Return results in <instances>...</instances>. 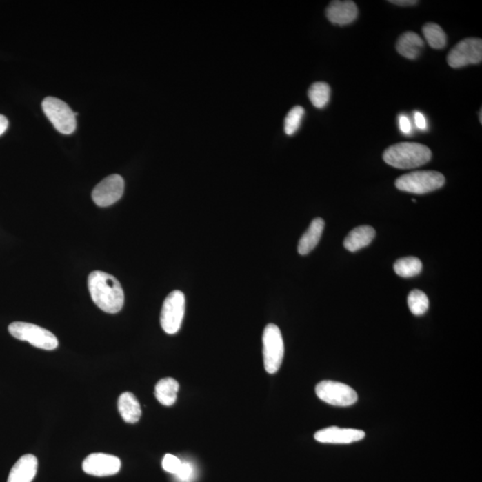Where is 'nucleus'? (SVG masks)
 Masks as SVG:
<instances>
[{
    "label": "nucleus",
    "mask_w": 482,
    "mask_h": 482,
    "mask_svg": "<svg viewBox=\"0 0 482 482\" xmlns=\"http://www.w3.org/2000/svg\"><path fill=\"white\" fill-rule=\"evenodd\" d=\"M8 332L19 341L29 342L41 350H54L59 347V341L52 332L35 324L16 321L8 326Z\"/></svg>",
    "instance_id": "obj_4"
},
{
    "label": "nucleus",
    "mask_w": 482,
    "mask_h": 482,
    "mask_svg": "<svg viewBox=\"0 0 482 482\" xmlns=\"http://www.w3.org/2000/svg\"><path fill=\"white\" fill-rule=\"evenodd\" d=\"M359 16V9L356 3L347 0L339 1L335 0L330 3L326 9V17L330 23L338 26H347L357 19Z\"/></svg>",
    "instance_id": "obj_13"
},
{
    "label": "nucleus",
    "mask_w": 482,
    "mask_h": 482,
    "mask_svg": "<svg viewBox=\"0 0 482 482\" xmlns=\"http://www.w3.org/2000/svg\"><path fill=\"white\" fill-rule=\"evenodd\" d=\"M365 438V432L356 429H343L332 426L323 429L314 434V439L320 443L350 444L362 441Z\"/></svg>",
    "instance_id": "obj_12"
},
{
    "label": "nucleus",
    "mask_w": 482,
    "mask_h": 482,
    "mask_svg": "<svg viewBox=\"0 0 482 482\" xmlns=\"http://www.w3.org/2000/svg\"><path fill=\"white\" fill-rule=\"evenodd\" d=\"M481 114H482V112L481 111V112H480V122H481V123H482V121H481Z\"/></svg>",
    "instance_id": "obj_31"
},
{
    "label": "nucleus",
    "mask_w": 482,
    "mask_h": 482,
    "mask_svg": "<svg viewBox=\"0 0 482 482\" xmlns=\"http://www.w3.org/2000/svg\"><path fill=\"white\" fill-rule=\"evenodd\" d=\"M263 363L265 371L274 374L280 369L284 357V342L280 329L268 324L263 334Z\"/></svg>",
    "instance_id": "obj_5"
},
{
    "label": "nucleus",
    "mask_w": 482,
    "mask_h": 482,
    "mask_svg": "<svg viewBox=\"0 0 482 482\" xmlns=\"http://www.w3.org/2000/svg\"><path fill=\"white\" fill-rule=\"evenodd\" d=\"M390 3L394 5L402 6V7H408V6H414L418 4L416 0H390Z\"/></svg>",
    "instance_id": "obj_29"
},
{
    "label": "nucleus",
    "mask_w": 482,
    "mask_h": 482,
    "mask_svg": "<svg viewBox=\"0 0 482 482\" xmlns=\"http://www.w3.org/2000/svg\"><path fill=\"white\" fill-rule=\"evenodd\" d=\"M414 123L418 129L421 130H426L428 128L427 125V121L425 117L421 112H414Z\"/></svg>",
    "instance_id": "obj_28"
},
{
    "label": "nucleus",
    "mask_w": 482,
    "mask_h": 482,
    "mask_svg": "<svg viewBox=\"0 0 482 482\" xmlns=\"http://www.w3.org/2000/svg\"><path fill=\"white\" fill-rule=\"evenodd\" d=\"M444 175L435 171H416L402 175L396 181V189L414 194H425L441 189Z\"/></svg>",
    "instance_id": "obj_3"
},
{
    "label": "nucleus",
    "mask_w": 482,
    "mask_h": 482,
    "mask_svg": "<svg viewBox=\"0 0 482 482\" xmlns=\"http://www.w3.org/2000/svg\"><path fill=\"white\" fill-rule=\"evenodd\" d=\"M424 47L423 39L417 33L406 32L403 33L396 42L398 52L405 59L414 60L420 56L421 48Z\"/></svg>",
    "instance_id": "obj_16"
},
{
    "label": "nucleus",
    "mask_w": 482,
    "mask_h": 482,
    "mask_svg": "<svg viewBox=\"0 0 482 482\" xmlns=\"http://www.w3.org/2000/svg\"><path fill=\"white\" fill-rule=\"evenodd\" d=\"M83 469L87 474L106 477L118 474L121 461L118 457L107 454H92L84 460Z\"/></svg>",
    "instance_id": "obj_11"
},
{
    "label": "nucleus",
    "mask_w": 482,
    "mask_h": 482,
    "mask_svg": "<svg viewBox=\"0 0 482 482\" xmlns=\"http://www.w3.org/2000/svg\"><path fill=\"white\" fill-rule=\"evenodd\" d=\"M482 60V41L478 38L462 39L450 51L447 61L452 68L477 65Z\"/></svg>",
    "instance_id": "obj_9"
},
{
    "label": "nucleus",
    "mask_w": 482,
    "mask_h": 482,
    "mask_svg": "<svg viewBox=\"0 0 482 482\" xmlns=\"http://www.w3.org/2000/svg\"><path fill=\"white\" fill-rule=\"evenodd\" d=\"M38 470V460L32 454H26L11 469L8 482H32Z\"/></svg>",
    "instance_id": "obj_14"
},
{
    "label": "nucleus",
    "mask_w": 482,
    "mask_h": 482,
    "mask_svg": "<svg viewBox=\"0 0 482 482\" xmlns=\"http://www.w3.org/2000/svg\"><path fill=\"white\" fill-rule=\"evenodd\" d=\"M408 304L412 314L420 317L428 311L430 301L428 297L423 291L414 290L409 293Z\"/></svg>",
    "instance_id": "obj_23"
},
{
    "label": "nucleus",
    "mask_w": 482,
    "mask_h": 482,
    "mask_svg": "<svg viewBox=\"0 0 482 482\" xmlns=\"http://www.w3.org/2000/svg\"><path fill=\"white\" fill-rule=\"evenodd\" d=\"M194 472H195V470H194L192 463L181 462L180 468H179L177 474L174 475L177 476L178 481L180 482H192Z\"/></svg>",
    "instance_id": "obj_25"
},
{
    "label": "nucleus",
    "mask_w": 482,
    "mask_h": 482,
    "mask_svg": "<svg viewBox=\"0 0 482 482\" xmlns=\"http://www.w3.org/2000/svg\"><path fill=\"white\" fill-rule=\"evenodd\" d=\"M430 159L432 151L430 148L414 142H401L390 145L383 154L385 163L398 169L420 168Z\"/></svg>",
    "instance_id": "obj_2"
},
{
    "label": "nucleus",
    "mask_w": 482,
    "mask_h": 482,
    "mask_svg": "<svg viewBox=\"0 0 482 482\" xmlns=\"http://www.w3.org/2000/svg\"><path fill=\"white\" fill-rule=\"evenodd\" d=\"M376 232L374 228L368 225L357 227L351 230L350 234L345 237L344 247L350 252H356L361 248L368 247L375 238Z\"/></svg>",
    "instance_id": "obj_15"
},
{
    "label": "nucleus",
    "mask_w": 482,
    "mask_h": 482,
    "mask_svg": "<svg viewBox=\"0 0 482 482\" xmlns=\"http://www.w3.org/2000/svg\"><path fill=\"white\" fill-rule=\"evenodd\" d=\"M394 270L400 277L409 278L419 275L423 271V263L414 257L400 259L394 265Z\"/></svg>",
    "instance_id": "obj_20"
},
{
    "label": "nucleus",
    "mask_w": 482,
    "mask_h": 482,
    "mask_svg": "<svg viewBox=\"0 0 482 482\" xmlns=\"http://www.w3.org/2000/svg\"><path fill=\"white\" fill-rule=\"evenodd\" d=\"M315 393L321 401L335 406L352 405L359 399V396L352 388L338 381H321L315 388Z\"/></svg>",
    "instance_id": "obj_8"
},
{
    "label": "nucleus",
    "mask_w": 482,
    "mask_h": 482,
    "mask_svg": "<svg viewBox=\"0 0 482 482\" xmlns=\"http://www.w3.org/2000/svg\"><path fill=\"white\" fill-rule=\"evenodd\" d=\"M42 109L54 128L62 134H72L77 130V115L63 100L48 97L42 102Z\"/></svg>",
    "instance_id": "obj_6"
},
{
    "label": "nucleus",
    "mask_w": 482,
    "mask_h": 482,
    "mask_svg": "<svg viewBox=\"0 0 482 482\" xmlns=\"http://www.w3.org/2000/svg\"><path fill=\"white\" fill-rule=\"evenodd\" d=\"M123 192V177L118 174H112L97 185L92 192V199L100 208L110 207L122 198Z\"/></svg>",
    "instance_id": "obj_10"
},
{
    "label": "nucleus",
    "mask_w": 482,
    "mask_h": 482,
    "mask_svg": "<svg viewBox=\"0 0 482 482\" xmlns=\"http://www.w3.org/2000/svg\"><path fill=\"white\" fill-rule=\"evenodd\" d=\"M304 114L305 109L300 106L290 109L284 121V130L287 135H293L299 130Z\"/></svg>",
    "instance_id": "obj_24"
},
{
    "label": "nucleus",
    "mask_w": 482,
    "mask_h": 482,
    "mask_svg": "<svg viewBox=\"0 0 482 482\" xmlns=\"http://www.w3.org/2000/svg\"><path fill=\"white\" fill-rule=\"evenodd\" d=\"M412 201H413V202H416V200H415L414 199H412Z\"/></svg>",
    "instance_id": "obj_32"
},
{
    "label": "nucleus",
    "mask_w": 482,
    "mask_h": 482,
    "mask_svg": "<svg viewBox=\"0 0 482 482\" xmlns=\"http://www.w3.org/2000/svg\"><path fill=\"white\" fill-rule=\"evenodd\" d=\"M88 286L93 302L102 311L117 314L122 310L124 304L123 290L113 275L101 271L92 272L88 279Z\"/></svg>",
    "instance_id": "obj_1"
},
{
    "label": "nucleus",
    "mask_w": 482,
    "mask_h": 482,
    "mask_svg": "<svg viewBox=\"0 0 482 482\" xmlns=\"http://www.w3.org/2000/svg\"><path fill=\"white\" fill-rule=\"evenodd\" d=\"M181 465V461L178 457L172 456V454H165V456L163 457L162 466L163 470L169 472V474H177Z\"/></svg>",
    "instance_id": "obj_26"
},
{
    "label": "nucleus",
    "mask_w": 482,
    "mask_h": 482,
    "mask_svg": "<svg viewBox=\"0 0 482 482\" xmlns=\"http://www.w3.org/2000/svg\"><path fill=\"white\" fill-rule=\"evenodd\" d=\"M118 410L125 423H136L141 419V405L132 393L124 392L120 396Z\"/></svg>",
    "instance_id": "obj_18"
},
{
    "label": "nucleus",
    "mask_w": 482,
    "mask_h": 482,
    "mask_svg": "<svg viewBox=\"0 0 482 482\" xmlns=\"http://www.w3.org/2000/svg\"><path fill=\"white\" fill-rule=\"evenodd\" d=\"M185 314V296L181 290L170 293L161 311V326L168 334H175L181 329Z\"/></svg>",
    "instance_id": "obj_7"
},
{
    "label": "nucleus",
    "mask_w": 482,
    "mask_h": 482,
    "mask_svg": "<svg viewBox=\"0 0 482 482\" xmlns=\"http://www.w3.org/2000/svg\"><path fill=\"white\" fill-rule=\"evenodd\" d=\"M423 33L430 46L434 50H441L447 45V35L439 24L433 23L424 24Z\"/></svg>",
    "instance_id": "obj_21"
},
{
    "label": "nucleus",
    "mask_w": 482,
    "mask_h": 482,
    "mask_svg": "<svg viewBox=\"0 0 482 482\" xmlns=\"http://www.w3.org/2000/svg\"><path fill=\"white\" fill-rule=\"evenodd\" d=\"M179 388H180V385L174 379H162L154 388V396L160 404L171 406L177 402Z\"/></svg>",
    "instance_id": "obj_19"
},
{
    "label": "nucleus",
    "mask_w": 482,
    "mask_h": 482,
    "mask_svg": "<svg viewBox=\"0 0 482 482\" xmlns=\"http://www.w3.org/2000/svg\"><path fill=\"white\" fill-rule=\"evenodd\" d=\"M308 97L314 107L323 108L330 101V88L323 81H317L309 88Z\"/></svg>",
    "instance_id": "obj_22"
},
{
    "label": "nucleus",
    "mask_w": 482,
    "mask_h": 482,
    "mask_svg": "<svg viewBox=\"0 0 482 482\" xmlns=\"http://www.w3.org/2000/svg\"><path fill=\"white\" fill-rule=\"evenodd\" d=\"M8 127V121L4 115L0 114V136L4 134Z\"/></svg>",
    "instance_id": "obj_30"
},
{
    "label": "nucleus",
    "mask_w": 482,
    "mask_h": 482,
    "mask_svg": "<svg viewBox=\"0 0 482 482\" xmlns=\"http://www.w3.org/2000/svg\"><path fill=\"white\" fill-rule=\"evenodd\" d=\"M399 129L405 135L410 134L412 124L409 118L405 114H400L399 117Z\"/></svg>",
    "instance_id": "obj_27"
},
{
    "label": "nucleus",
    "mask_w": 482,
    "mask_h": 482,
    "mask_svg": "<svg viewBox=\"0 0 482 482\" xmlns=\"http://www.w3.org/2000/svg\"><path fill=\"white\" fill-rule=\"evenodd\" d=\"M325 226L323 219L315 218L309 226V228L302 236L299 242L298 251L302 256H305L314 250L319 243L321 235Z\"/></svg>",
    "instance_id": "obj_17"
}]
</instances>
